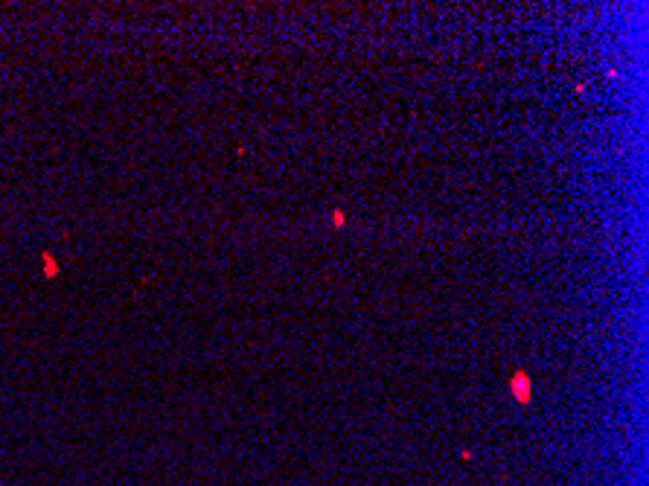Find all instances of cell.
<instances>
[{"label": "cell", "mask_w": 649, "mask_h": 486, "mask_svg": "<svg viewBox=\"0 0 649 486\" xmlns=\"http://www.w3.org/2000/svg\"><path fill=\"white\" fill-rule=\"evenodd\" d=\"M510 393L515 396V402L518 405H527L533 399V381L530 376L524 373V370H515L513 376H510Z\"/></svg>", "instance_id": "obj_1"}, {"label": "cell", "mask_w": 649, "mask_h": 486, "mask_svg": "<svg viewBox=\"0 0 649 486\" xmlns=\"http://www.w3.org/2000/svg\"><path fill=\"white\" fill-rule=\"evenodd\" d=\"M44 271H47V277H53L55 271H58V265H55V259L50 253H44Z\"/></svg>", "instance_id": "obj_2"}, {"label": "cell", "mask_w": 649, "mask_h": 486, "mask_svg": "<svg viewBox=\"0 0 649 486\" xmlns=\"http://www.w3.org/2000/svg\"><path fill=\"white\" fill-rule=\"evenodd\" d=\"M332 225H335V227L343 225V213H341V210H335V213H332Z\"/></svg>", "instance_id": "obj_3"}]
</instances>
